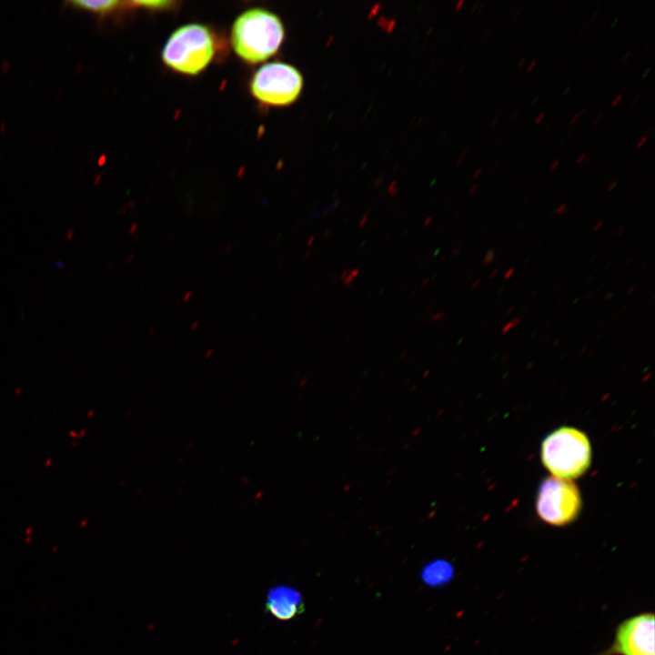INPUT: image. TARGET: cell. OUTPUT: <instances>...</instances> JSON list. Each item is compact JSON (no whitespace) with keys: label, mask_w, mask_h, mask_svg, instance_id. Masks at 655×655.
Returning a JSON list of instances; mask_svg holds the SVG:
<instances>
[{"label":"cell","mask_w":655,"mask_h":655,"mask_svg":"<svg viewBox=\"0 0 655 655\" xmlns=\"http://www.w3.org/2000/svg\"><path fill=\"white\" fill-rule=\"evenodd\" d=\"M569 210V207L566 204H560L554 211L558 216L565 215Z\"/></svg>","instance_id":"obj_13"},{"label":"cell","mask_w":655,"mask_h":655,"mask_svg":"<svg viewBox=\"0 0 655 655\" xmlns=\"http://www.w3.org/2000/svg\"><path fill=\"white\" fill-rule=\"evenodd\" d=\"M428 282H429V277H427V278L424 279V281L422 282L421 286H422V287H425Z\"/></svg>","instance_id":"obj_42"},{"label":"cell","mask_w":655,"mask_h":655,"mask_svg":"<svg viewBox=\"0 0 655 655\" xmlns=\"http://www.w3.org/2000/svg\"><path fill=\"white\" fill-rule=\"evenodd\" d=\"M621 97H622V95H621V94H619V95L615 97V99L611 102L610 106H616V105L619 103V101L621 99Z\"/></svg>","instance_id":"obj_24"},{"label":"cell","mask_w":655,"mask_h":655,"mask_svg":"<svg viewBox=\"0 0 655 655\" xmlns=\"http://www.w3.org/2000/svg\"><path fill=\"white\" fill-rule=\"evenodd\" d=\"M639 99H640V95L636 96V97L631 101L630 106L634 105Z\"/></svg>","instance_id":"obj_39"},{"label":"cell","mask_w":655,"mask_h":655,"mask_svg":"<svg viewBox=\"0 0 655 655\" xmlns=\"http://www.w3.org/2000/svg\"><path fill=\"white\" fill-rule=\"evenodd\" d=\"M514 310H515V306H511L509 308H508L506 313H507V315H510Z\"/></svg>","instance_id":"obj_35"},{"label":"cell","mask_w":655,"mask_h":655,"mask_svg":"<svg viewBox=\"0 0 655 655\" xmlns=\"http://www.w3.org/2000/svg\"><path fill=\"white\" fill-rule=\"evenodd\" d=\"M617 184L618 183L616 180H611L610 182H609V185L607 186V191L608 192L612 191L616 187Z\"/></svg>","instance_id":"obj_20"},{"label":"cell","mask_w":655,"mask_h":655,"mask_svg":"<svg viewBox=\"0 0 655 655\" xmlns=\"http://www.w3.org/2000/svg\"><path fill=\"white\" fill-rule=\"evenodd\" d=\"M586 155H587V153H586V152H583V153L579 156V158L577 159V163H578V164L581 163V162L585 159Z\"/></svg>","instance_id":"obj_28"},{"label":"cell","mask_w":655,"mask_h":655,"mask_svg":"<svg viewBox=\"0 0 655 655\" xmlns=\"http://www.w3.org/2000/svg\"><path fill=\"white\" fill-rule=\"evenodd\" d=\"M514 272H515V269L513 267L508 268L506 270V272L504 273V278L507 280L509 279L512 277V275L514 274Z\"/></svg>","instance_id":"obj_16"},{"label":"cell","mask_w":655,"mask_h":655,"mask_svg":"<svg viewBox=\"0 0 655 655\" xmlns=\"http://www.w3.org/2000/svg\"><path fill=\"white\" fill-rule=\"evenodd\" d=\"M581 509V497L569 479L549 477L539 485L536 511L545 523L564 526L573 522Z\"/></svg>","instance_id":"obj_5"},{"label":"cell","mask_w":655,"mask_h":655,"mask_svg":"<svg viewBox=\"0 0 655 655\" xmlns=\"http://www.w3.org/2000/svg\"><path fill=\"white\" fill-rule=\"evenodd\" d=\"M215 52L211 31L206 25L193 23L170 35L162 50V60L172 70L193 76L211 63Z\"/></svg>","instance_id":"obj_3"},{"label":"cell","mask_w":655,"mask_h":655,"mask_svg":"<svg viewBox=\"0 0 655 655\" xmlns=\"http://www.w3.org/2000/svg\"><path fill=\"white\" fill-rule=\"evenodd\" d=\"M498 273H499V269H498V268L493 269L492 272L489 274V277H490V278L495 277V276H497Z\"/></svg>","instance_id":"obj_31"},{"label":"cell","mask_w":655,"mask_h":655,"mask_svg":"<svg viewBox=\"0 0 655 655\" xmlns=\"http://www.w3.org/2000/svg\"><path fill=\"white\" fill-rule=\"evenodd\" d=\"M618 20H619V18H616V19L613 21V23H612V25H611L610 27H613V25L618 22Z\"/></svg>","instance_id":"obj_53"},{"label":"cell","mask_w":655,"mask_h":655,"mask_svg":"<svg viewBox=\"0 0 655 655\" xmlns=\"http://www.w3.org/2000/svg\"><path fill=\"white\" fill-rule=\"evenodd\" d=\"M519 13H520L519 10H517V11L514 13L513 16L511 17V21H512V22L516 20L517 16L519 15Z\"/></svg>","instance_id":"obj_34"},{"label":"cell","mask_w":655,"mask_h":655,"mask_svg":"<svg viewBox=\"0 0 655 655\" xmlns=\"http://www.w3.org/2000/svg\"><path fill=\"white\" fill-rule=\"evenodd\" d=\"M496 257H497L496 251H495L494 249H492V248L489 249V250L486 253V255H485V257H484V258H483V265H484V266H489V265H491V264L494 262V260L496 259Z\"/></svg>","instance_id":"obj_12"},{"label":"cell","mask_w":655,"mask_h":655,"mask_svg":"<svg viewBox=\"0 0 655 655\" xmlns=\"http://www.w3.org/2000/svg\"><path fill=\"white\" fill-rule=\"evenodd\" d=\"M603 223H604L603 220H599L598 223L595 224V226H594V227H593V230H594V231L600 230V227L603 226Z\"/></svg>","instance_id":"obj_22"},{"label":"cell","mask_w":655,"mask_h":655,"mask_svg":"<svg viewBox=\"0 0 655 655\" xmlns=\"http://www.w3.org/2000/svg\"><path fill=\"white\" fill-rule=\"evenodd\" d=\"M569 86H567V88H566V90L564 91L563 94L565 95V94L569 91Z\"/></svg>","instance_id":"obj_58"},{"label":"cell","mask_w":655,"mask_h":655,"mask_svg":"<svg viewBox=\"0 0 655 655\" xmlns=\"http://www.w3.org/2000/svg\"><path fill=\"white\" fill-rule=\"evenodd\" d=\"M490 32H491V28H490V27H489V28H488V29L486 30V32H485V34H484V36H483V37H484V38H486L487 36H489V34H490Z\"/></svg>","instance_id":"obj_40"},{"label":"cell","mask_w":655,"mask_h":655,"mask_svg":"<svg viewBox=\"0 0 655 655\" xmlns=\"http://www.w3.org/2000/svg\"><path fill=\"white\" fill-rule=\"evenodd\" d=\"M586 111V108H582L578 114H576L572 119L569 121V124H574Z\"/></svg>","instance_id":"obj_15"},{"label":"cell","mask_w":655,"mask_h":655,"mask_svg":"<svg viewBox=\"0 0 655 655\" xmlns=\"http://www.w3.org/2000/svg\"><path fill=\"white\" fill-rule=\"evenodd\" d=\"M266 610L277 620H288L303 612L304 603L297 590L287 586H276L267 592Z\"/></svg>","instance_id":"obj_7"},{"label":"cell","mask_w":655,"mask_h":655,"mask_svg":"<svg viewBox=\"0 0 655 655\" xmlns=\"http://www.w3.org/2000/svg\"><path fill=\"white\" fill-rule=\"evenodd\" d=\"M549 127H550V125L548 124V125L544 127V129H543V131H542V134H545Z\"/></svg>","instance_id":"obj_45"},{"label":"cell","mask_w":655,"mask_h":655,"mask_svg":"<svg viewBox=\"0 0 655 655\" xmlns=\"http://www.w3.org/2000/svg\"><path fill=\"white\" fill-rule=\"evenodd\" d=\"M590 158L587 157L581 162L580 167H584L589 163Z\"/></svg>","instance_id":"obj_38"},{"label":"cell","mask_w":655,"mask_h":655,"mask_svg":"<svg viewBox=\"0 0 655 655\" xmlns=\"http://www.w3.org/2000/svg\"><path fill=\"white\" fill-rule=\"evenodd\" d=\"M625 231H626L625 227H624V226H620V227H619L616 229L615 235H616L617 237H620V236H622V235L625 233Z\"/></svg>","instance_id":"obj_18"},{"label":"cell","mask_w":655,"mask_h":655,"mask_svg":"<svg viewBox=\"0 0 655 655\" xmlns=\"http://www.w3.org/2000/svg\"><path fill=\"white\" fill-rule=\"evenodd\" d=\"M538 98H539V96H536V97L533 99L532 104H534V103L537 101Z\"/></svg>","instance_id":"obj_59"},{"label":"cell","mask_w":655,"mask_h":655,"mask_svg":"<svg viewBox=\"0 0 655 655\" xmlns=\"http://www.w3.org/2000/svg\"><path fill=\"white\" fill-rule=\"evenodd\" d=\"M499 116H496L494 120L491 123V126H494L499 122Z\"/></svg>","instance_id":"obj_37"},{"label":"cell","mask_w":655,"mask_h":655,"mask_svg":"<svg viewBox=\"0 0 655 655\" xmlns=\"http://www.w3.org/2000/svg\"><path fill=\"white\" fill-rule=\"evenodd\" d=\"M284 35L283 24L277 15L266 9L251 8L235 20L231 44L241 59L258 64L278 50Z\"/></svg>","instance_id":"obj_1"},{"label":"cell","mask_w":655,"mask_h":655,"mask_svg":"<svg viewBox=\"0 0 655 655\" xmlns=\"http://www.w3.org/2000/svg\"><path fill=\"white\" fill-rule=\"evenodd\" d=\"M501 108H502V106H499L496 110V114H498L501 110Z\"/></svg>","instance_id":"obj_52"},{"label":"cell","mask_w":655,"mask_h":655,"mask_svg":"<svg viewBox=\"0 0 655 655\" xmlns=\"http://www.w3.org/2000/svg\"><path fill=\"white\" fill-rule=\"evenodd\" d=\"M480 172H481V168H479V169L477 170V172L475 173L474 177L478 176Z\"/></svg>","instance_id":"obj_47"},{"label":"cell","mask_w":655,"mask_h":655,"mask_svg":"<svg viewBox=\"0 0 655 655\" xmlns=\"http://www.w3.org/2000/svg\"><path fill=\"white\" fill-rule=\"evenodd\" d=\"M635 289H636V287H635V286H631V287L628 289V291L626 292V294H627L628 296H630V295H631V294L634 293Z\"/></svg>","instance_id":"obj_30"},{"label":"cell","mask_w":655,"mask_h":655,"mask_svg":"<svg viewBox=\"0 0 655 655\" xmlns=\"http://www.w3.org/2000/svg\"><path fill=\"white\" fill-rule=\"evenodd\" d=\"M477 187H478V185H477V184L474 185V186H473V187L471 188V190H470V193L472 194Z\"/></svg>","instance_id":"obj_48"},{"label":"cell","mask_w":655,"mask_h":655,"mask_svg":"<svg viewBox=\"0 0 655 655\" xmlns=\"http://www.w3.org/2000/svg\"><path fill=\"white\" fill-rule=\"evenodd\" d=\"M453 574L452 567L444 560H436L426 567L423 575L428 583L438 584L448 581Z\"/></svg>","instance_id":"obj_8"},{"label":"cell","mask_w":655,"mask_h":655,"mask_svg":"<svg viewBox=\"0 0 655 655\" xmlns=\"http://www.w3.org/2000/svg\"><path fill=\"white\" fill-rule=\"evenodd\" d=\"M521 320H522L521 317H515V318H513V319L511 320V322H512V324H513V328L519 326V325L520 324Z\"/></svg>","instance_id":"obj_25"},{"label":"cell","mask_w":655,"mask_h":655,"mask_svg":"<svg viewBox=\"0 0 655 655\" xmlns=\"http://www.w3.org/2000/svg\"><path fill=\"white\" fill-rule=\"evenodd\" d=\"M601 116H602V114L600 113V114L595 117V119L592 121V123H593V124H596V123L600 119Z\"/></svg>","instance_id":"obj_36"},{"label":"cell","mask_w":655,"mask_h":655,"mask_svg":"<svg viewBox=\"0 0 655 655\" xmlns=\"http://www.w3.org/2000/svg\"><path fill=\"white\" fill-rule=\"evenodd\" d=\"M315 237L311 236L308 239L307 246H310L312 242H314Z\"/></svg>","instance_id":"obj_41"},{"label":"cell","mask_w":655,"mask_h":655,"mask_svg":"<svg viewBox=\"0 0 655 655\" xmlns=\"http://www.w3.org/2000/svg\"><path fill=\"white\" fill-rule=\"evenodd\" d=\"M460 252H461V247H455V248L451 251V253H450V257H458V256L460 254Z\"/></svg>","instance_id":"obj_19"},{"label":"cell","mask_w":655,"mask_h":655,"mask_svg":"<svg viewBox=\"0 0 655 655\" xmlns=\"http://www.w3.org/2000/svg\"><path fill=\"white\" fill-rule=\"evenodd\" d=\"M480 281L479 278H477L472 284V288H476L480 284Z\"/></svg>","instance_id":"obj_33"},{"label":"cell","mask_w":655,"mask_h":655,"mask_svg":"<svg viewBox=\"0 0 655 655\" xmlns=\"http://www.w3.org/2000/svg\"><path fill=\"white\" fill-rule=\"evenodd\" d=\"M528 201H529V199L527 198V199L523 202L522 206H525V205L528 203Z\"/></svg>","instance_id":"obj_60"},{"label":"cell","mask_w":655,"mask_h":655,"mask_svg":"<svg viewBox=\"0 0 655 655\" xmlns=\"http://www.w3.org/2000/svg\"><path fill=\"white\" fill-rule=\"evenodd\" d=\"M519 113V111L516 110L515 113L513 114L511 119L514 120L518 116Z\"/></svg>","instance_id":"obj_43"},{"label":"cell","mask_w":655,"mask_h":655,"mask_svg":"<svg viewBox=\"0 0 655 655\" xmlns=\"http://www.w3.org/2000/svg\"><path fill=\"white\" fill-rule=\"evenodd\" d=\"M650 68L646 69L641 77L644 78L650 73Z\"/></svg>","instance_id":"obj_44"},{"label":"cell","mask_w":655,"mask_h":655,"mask_svg":"<svg viewBox=\"0 0 655 655\" xmlns=\"http://www.w3.org/2000/svg\"><path fill=\"white\" fill-rule=\"evenodd\" d=\"M540 458L544 467L556 478L575 479L585 473L590 465V443L582 431L561 427L544 438Z\"/></svg>","instance_id":"obj_2"},{"label":"cell","mask_w":655,"mask_h":655,"mask_svg":"<svg viewBox=\"0 0 655 655\" xmlns=\"http://www.w3.org/2000/svg\"><path fill=\"white\" fill-rule=\"evenodd\" d=\"M134 4H136V5H143V6H145V7L161 8V7H166V6L168 5V4H170V2H165V1H160V2H158V1H153V2L146 1V2H145V1H142V2H134Z\"/></svg>","instance_id":"obj_11"},{"label":"cell","mask_w":655,"mask_h":655,"mask_svg":"<svg viewBox=\"0 0 655 655\" xmlns=\"http://www.w3.org/2000/svg\"><path fill=\"white\" fill-rule=\"evenodd\" d=\"M526 59H527L526 56L521 57V59L519 60V62L518 64V68H520L525 64Z\"/></svg>","instance_id":"obj_29"},{"label":"cell","mask_w":655,"mask_h":655,"mask_svg":"<svg viewBox=\"0 0 655 655\" xmlns=\"http://www.w3.org/2000/svg\"><path fill=\"white\" fill-rule=\"evenodd\" d=\"M544 116H545V113H544V112L539 114V115L537 116L536 119H535V124L540 123L541 120L544 118Z\"/></svg>","instance_id":"obj_23"},{"label":"cell","mask_w":655,"mask_h":655,"mask_svg":"<svg viewBox=\"0 0 655 655\" xmlns=\"http://www.w3.org/2000/svg\"><path fill=\"white\" fill-rule=\"evenodd\" d=\"M631 260H632V257H630V258L627 261V263L625 264V266H628V265L630 263Z\"/></svg>","instance_id":"obj_56"},{"label":"cell","mask_w":655,"mask_h":655,"mask_svg":"<svg viewBox=\"0 0 655 655\" xmlns=\"http://www.w3.org/2000/svg\"><path fill=\"white\" fill-rule=\"evenodd\" d=\"M430 221H431V217H428V221L424 223V226L427 227L428 222H430Z\"/></svg>","instance_id":"obj_51"},{"label":"cell","mask_w":655,"mask_h":655,"mask_svg":"<svg viewBox=\"0 0 655 655\" xmlns=\"http://www.w3.org/2000/svg\"><path fill=\"white\" fill-rule=\"evenodd\" d=\"M654 633L653 614L635 616L620 625L613 649L621 655H655Z\"/></svg>","instance_id":"obj_6"},{"label":"cell","mask_w":655,"mask_h":655,"mask_svg":"<svg viewBox=\"0 0 655 655\" xmlns=\"http://www.w3.org/2000/svg\"><path fill=\"white\" fill-rule=\"evenodd\" d=\"M72 7L86 10L88 12H92L98 15H106L108 13L113 12L116 8L119 7V5L122 4L120 1H114V0H108V1H84V0H77V1H69L67 3Z\"/></svg>","instance_id":"obj_9"},{"label":"cell","mask_w":655,"mask_h":655,"mask_svg":"<svg viewBox=\"0 0 655 655\" xmlns=\"http://www.w3.org/2000/svg\"><path fill=\"white\" fill-rule=\"evenodd\" d=\"M512 328H513V324H512V322H511V320H510V321L507 322V323L503 326L501 331H502V333L505 334V333H508Z\"/></svg>","instance_id":"obj_17"},{"label":"cell","mask_w":655,"mask_h":655,"mask_svg":"<svg viewBox=\"0 0 655 655\" xmlns=\"http://www.w3.org/2000/svg\"><path fill=\"white\" fill-rule=\"evenodd\" d=\"M612 297H613V294H612L611 292H608V293L604 296V300H610V299H611Z\"/></svg>","instance_id":"obj_32"},{"label":"cell","mask_w":655,"mask_h":655,"mask_svg":"<svg viewBox=\"0 0 655 655\" xmlns=\"http://www.w3.org/2000/svg\"><path fill=\"white\" fill-rule=\"evenodd\" d=\"M554 342H555V343H554V346H557V345L560 342V340H559V339H557V340H555Z\"/></svg>","instance_id":"obj_54"},{"label":"cell","mask_w":655,"mask_h":655,"mask_svg":"<svg viewBox=\"0 0 655 655\" xmlns=\"http://www.w3.org/2000/svg\"><path fill=\"white\" fill-rule=\"evenodd\" d=\"M648 137H649V136H643L640 139V141L638 142L636 147H637V148L641 147L642 145L647 141Z\"/></svg>","instance_id":"obj_21"},{"label":"cell","mask_w":655,"mask_h":655,"mask_svg":"<svg viewBox=\"0 0 655 655\" xmlns=\"http://www.w3.org/2000/svg\"><path fill=\"white\" fill-rule=\"evenodd\" d=\"M359 273V269H345L340 277V279L343 281V285L346 287H349L351 284L353 283L354 279L357 277V276Z\"/></svg>","instance_id":"obj_10"},{"label":"cell","mask_w":655,"mask_h":655,"mask_svg":"<svg viewBox=\"0 0 655 655\" xmlns=\"http://www.w3.org/2000/svg\"><path fill=\"white\" fill-rule=\"evenodd\" d=\"M536 63H537L536 60L531 61V63L529 65V66L527 68V72H530L533 69V67L536 66Z\"/></svg>","instance_id":"obj_27"},{"label":"cell","mask_w":655,"mask_h":655,"mask_svg":"<svg viewBox=\"0 0 655 655\" xmlns=\"http://www.w3.org/2000/svg\"><path fill=\"white\" fill-rule=\"evenodd\" d=\"M446 315L443 312H438L431 316V322H437L445 319Z\"/></svg>","instance_id":"obj_14"},{"label":"cell","mask_w":655,"mask_h":655,"mask_svg":"<svg viewBox=\"0 0 655 655\" xmlns=\"http://www.w3.org/2000/svg\"><path fill=\"white\" fill-rule=\"evenodd\" d=\"M497 167H498V164L494 165L490 171L493 172L494 170H496Z\"/></svg>","instance_id":"obj_50"},{"label":"cell","mask_w":655,"mask_h":655,"mask_svg":"<svg viewBox=\"0 0 655 655\" xmlns=\"http://www.w3.org/2000/svg\"><path fill=\"white\" fill-rule=\"evenodd\" d=\"M482 7H483V4H481V5H479L478 13H479V12L481 11Z\"/></svg>","instance_id":"obj_55"},{"label":"cell","mask_w":655,"mask_h":655,"mask_svg":"<svg viewBox=\"0 0 655 655\" xmlns=\"http://www.w3.org/2000/svg\"><path fill=\"white\" fill-rule=\"evenodd\" d=\"M559 162H560L559 159H556V160L550 165L549 170H550V171L554 170V169L558 166V165L559 164Z\"/></svg>","instance_id":"obj_26"},{"label":"cell","mask_w":655,"mask_h":655,"mask_svg":"<svg viewBox=\"0 0 655 655\" xmlns=\"http://www.w3.org/2000/svg\"><path fill=\"white\" fill-rule=\"evenodd\" d=\"M598 14H599V11L594 13L593 16L591 17V21H593L595 19V17L597 16Z\"/></svg>","instance_id":"obj_49"},{"label":"cell","mask_w":655,"mask_h":655,"mask_svg":"<svg viewBox=\"0 0 655 655\" xmlns=\"http://www.w3.org/2000/svg\"><path fill=\"white\" fill-rule=\"evenodd\" d=\"M591 296H592V293H590V294L587 295V297H586V299L588 300V299H589V297H591Z\"/></svg>","instance_id":"obj_57"},{"label":"cell","mask_w":655,"mask_h":655,"mask_svg":"<svg viewBox=\"0 0 655 655\" xmlns=\"http://www.w3.org/2000/svg\"><path fill=\"white\" fill-rule=\"evenodd\" d=\"M574 131H576V128L570 129L569 132L568 133L567 136H569Z\"/></svg>","instance_id":"obj_46"},{"label":"cell","mask_w":655,"mask_h":655,"mask_svg":"<svg viewBox=\"0 0 655 655\" xmlns=\"http://www.w3.org/2000/svg\"><path fill=\"white\" fill-rule=\"evenodd\" d=\"M302 86L300 72L283 62H272L260 66L250 81V91L257 100L277 106L295 102Z\"/></svg>","instance_id":"obj_4"}]
</instances>
